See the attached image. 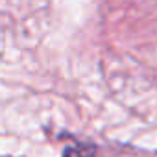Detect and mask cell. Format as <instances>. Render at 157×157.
Listing matches in <instances>:
<instances>
[{"instance_id": "cell-1", "label": "cell", "mask_w": 157, "mask_h": 157, "mask_svg": "<svg viewBox=\"0 0 157 157\" xmlns=\"http://www.w3.org/2000/svg\"><path fill=\"white\" fill-rule=\"evenodd\" d=\"M63 157H96V148L91 144H76L65 150Z\"/></svg>"}]
</instances>
